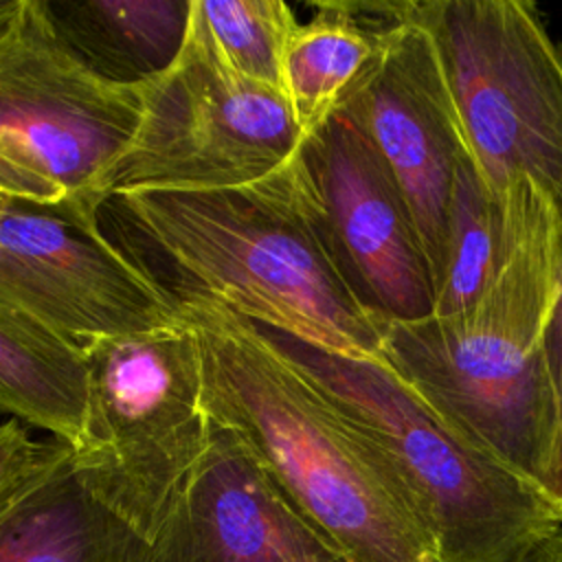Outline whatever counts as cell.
I'll list each match as a JSON object with an SVG mask.
<instances>
[{
    "mask_svg": "<svg viewBox=\"0 0 562 562\" xmlns=\"http://www.w3.org/2000/svg\"><path fill=\"white\" fill-rule=\"evenodd\" d=\"M501 215L498 263L483 294L457 314L386 323L384 360L470 443L540 490L562 415L547 358L562 215L525 176L509 184Z\"/></svg>",
    "mask_w": 562,
    "mask_h": 562,
    "instance_id": "1",
    "label": "cell"
},
{
    "mask_svg": "<svg viewBox=\"0 0 562 562\" xmlns=\"http://www.w3.org/2000/svg\"><path fill=\"white\" fill-rule=\"evenodd\" d=\"M105 204L176 281L312 347L384 362V323L351 290L301 149L272 173L226 189L134 191Z\"/></svg>",
    "mask_w": 562,
    "mask_h": 562,
    "instance_id": "2",
    "label": "cell"
},
{
    "mask_svg": "<svg viewBox=\"0 0 562 562\" xmlns=\"http://www.w3.org/2000/svg\"><path fill=\"white\" fill-rule=\"evenodd\" d=\"M195 329L213 424L237 432L347 562H439L389 454L252 321L173 296Z\"/></svg>",
    "mask_w": 562,
    "mask_h": 562,
    "instance_id": "3",
    "label": "cell"
},
{
    "mask_svg": "<svg viewBox=\"0 0 562 562\" xmlns=\"http://www.w3.org/2000/svg\"><path fill=\"white\" fill-rule=\"evenodd\" d=\"M255 325L389 454L439 562H518L562 525L540 490L470 443L389 364Z\"/></svg>",
    "mask_w": 562,
    "mask_h": 562,
    "instance_id": "4",
    "label": "cell"
},
{
    "mask_svg": "<svg viewBox=\"0 0 562 562\" xmlns=\"http://www.w3.org/2000/svg\"><path fill=\"white\" fill-rule=\"evenodd\" d=\"M88 402L70 446L88 492L138 540L151 538L202 463L213 432L202 353L176 327L83 342Z\"/></svg>",
    "mask_w": 562,
    "mask_h": 562,
    "instance_id": "5",
    "label": "cell"
},
{
    "mask_svg": "<svg viewBox=\"0 0 562 562\" xmlns=\"http://www.w3.org/2000/svg\"><path fill=\"white\" fill-rule=\"evenodd\" d=\"M432 37L470 156L501 206L525 176L562 215V50L533 2L406 0Z\"/></svg>",
    "mask_w": 562,
    "mask_h": 562,
    "instance_id": "6",
    "label": "cell"
},
{
    "mask_svg": "<svg viewBox=\"0 0 562 562\" xmlns=\"http://www.w3.org/2000/svg\"><path fill=\"white\" fill-rule=\"evenodd\" d=\"M140 121V83L110 81L59 37L44 0L0 26V193L101 213L97 184Z\"/></svg>",
    "mask_w": 562,
    "mask_h": 562,
    "instance_id": "7",
    "label": "cell"
},
{
    "mask_svg": "<svg viewBox=\"0 0 562 562\" xmlns=\"http://www.w3.org/2000/svg\"><path fill=\"white\" fill-rule=\"evenodd\" d=\"M305 143L279 90L248 83L187 31L176 61L140 83V121L97 184L108 200L134 191H204L259 180Z\"/></svg>",
    "mask_w": 562,
    "mask_h": 562,
    "instance_id": "8",
    "label": "cell"
},
{
    "mask_svg": "<svg viewBox=\"0 0 562 562\" xmlns=\"http://www.w3.org/2000/svg\"><path fill=\"white\" fill-rule=\"evenodd\" d=\"M0 299L79 345L182 323L160 281L103 235L99 211L75 202L7 198Z\"/></svg>",
    "mask_w": 562,
    "mask_h": 562,
    "instance_id": "9",
    "label": "cell"
},
{
    "mask_svg": "<svg viewBox=\"0 0 562 562\" xmlns=\"http://www.w3.org/2000/svg\"><path fill=\"white\" fill-rule=\"evenodd\" d=\"M340 268L380 323L435 312V277L413 211L378 147L345 108L301 145Z\"/></svg>",
    "mask_w": 562,
    "mask_h": 562,
    "instance_id": "10",
    "label": "cell"
},
{
    "mask_svg": "<svg viewBox=\"0 0 562 562\" xmlns=\"http://www.w3.org/2000/svg\"><path fill=\"white\" fill-rule=\"evenodd\" d=\"M386 13L382 55L342 108L391 167L413 211L437 292L450 193L470 149L430 33L411 18L406 0L386 2Z\"/></svg>",
    "mask_w": 562,
    "mask_h": 562,
    "instance_id": "11",
    "label": "cell"
},
{
    "mask_svg": "<svg viewBox=\"0 0 562 562\" xmlns=\"http://www.w3.org/2000/svg\"><path fill=\"white\" fill-rule=\"evenodd\" d=\"M123 562H347L299 512L246 441L213 424L209 450L147 540Z\"/></svg>",
    "mask_w": 562,
    "mask_h": 562,
    "instance_id": "12",
    "label": "cell"
},
{
    "mask_svg": "<svg viewBox=\"0 0 562 562\" xmlns=\"http://www.w3.org/2000/svg\"><path fill=\"white\" fill-rule=\"evenodd\" d=\"M132 536L88 492L64 441L0 498V562H123Z\"/></svg>",
    "mask_w": 562,
    "mask_h": 562,
    "instance_id": "13",
    "label": "cell"
},
{
    "mask_svg": "<svg viewBox=\"0 0 562 562\" xmlns=\"http://www.w3.org/2000/svg\"><path fill=\"white\" fill-rule=\"evenodd\" d=\"M285 55V97L305 132L314 134L375 68L389 22L386 2H314Z\"/></svg>",
    "mask_w": 562,
    "mask_h": 562,
    "instance_id": "14",
    "label": "cell"
},
{
    "mask_svg": "<svg viewBox=\"0 0 562 562\" xmlns=\"http://www.w3.org/2000/svg\"><path fill=\"white\" fill-rule=\"evenodd\" d=\"M68 48L97 75L145 83L180 55L191 0H44Z\"/></svg>",
    "mask_w": 562,
    "mask_h": 562,
    "instance_id": "15",
    "label": "cell"
},
{
    "mask_svg": "<svg viewBox=\"0 0 562 562\" xmlns=\"http://www.w3.org/2000/svg\"><path fill=\"white\" fill-rule=\"evenodd\" d=\"M86 402L83 347L0 299V413L72 446Z\"/></svg>",
    "mask_w": 562,
    "mask_h": 562,
    "instance_id": "16",
    "label": "cell"
},
{
    "mask_svg": "<svg viewBox=\"0 0 562 562\" xmlns=\"http://www.w3.org/2000/svg\"><path fill=\"white\" fill-rule=\"evenodd\" d=\"M189 26L233 75L285 94V55L299 26L288 2L191 0Z\"/></svg>",
    "mask_w": 562,
    "mask_h": 562,
    "instance_id": "17",
    "label": "cell"
},
{
    "mask_svg": "<svg viewBox=\"0 0 562 562\" xmlns=\"http://www.w3.org/2000/svg\"><path fill=\"white\" fill-rule=\"evenodd\" d=\"M501 228V206L468 156L457 169L450 193L443 270L432 314L463 312L483 294L498 263Z\"/></svg>",
    "mask_w": 562,
    "mask_h": 562,
    "instance_id": "18",
    "label": "cell"
},
{
    "mask_svg": "<svg viewBox=\"0 0 562 562\" xmlns=\"http://www.w3.org/2000/svg\"><path fill=\"white\" fill-rule=\"evenodd\" d=\"M57 443L59 439H35L31 428L13 417L0 422V498L35 472Z\"/></svg>",
    "mask_w": 562,
    "mask_h": 562,
    "instance_id": "19",
    "label": "cell"
},
{
    "mask_svg": "<svg viewBox=\"0 0 562 562\" xmlns=\"http://www.w3.org/2000/svg\"><path fill=\"white\" fill-rule=\"evenodd\" d=\"M544 498L549 501V505L555 509V514L562 518V415H560V424L555 430V439H553V448L547 461V470L542 476V485H540Z\"/></svg>",
    "mask_w": 562,
    "mask_h": 562,
    "instance_id": "20",
    "label": "cell"
},
{
    "mask_svg": "<svg viewBox=\"0 0 562 562\" xmlns=\"http://www.w3.org/2000/svg\"><path fill=\"white\" fill-rule=\"evenodd\" d=\"M547 358H549L551 380H553L558 400L562 404V292H560V301L547 334Z\"/></svg>",
    "mask_w": 562,
    "mask_h": 562,
    "instance_id": "21",
    "label": "cell"
},
{
    "mask_svg": "<svg viewBox=\"0 0 562 562\" xmlns=\"http://www.w3.org/2000/svg\"><path fill=\"white\" fill-rule=\"evenodd\" d=\"M518 562H562V525L540 538Z\"/></svg>",
    "mask_w": 562,
    "mask_h": 562,
    "instance_id": "22",
    "label": "cell"
},
{
    "mask_svg": "<svg viewBox=\"0 0 562 562\" xmlns=\"http://www.w3.org/2000/svg\"><path fill=\"white\" fill-rule=\"evenodd\" d=\"M20 0H0V26L15 13Z\"/></svg>",
    "mask_w": 562,
    "mask_h": 562,
    "instance_id": "23",
    "label": "cell"
},
{
    "mask_svg": "<svg viewBox=\"0 0 562 562\" xmlns=\"http://www.w3.org/2000/svg\"><path fill=\"white\" fill-rule=\"evenodd\" d=\"M4 206H7V195L0 193V220H2V215H4Z\"/></svg>",
    "mask_w": 562,
    "mask_h": 562,
    "instance_id": "24",
    "label": "cell"
}]
</instances>
